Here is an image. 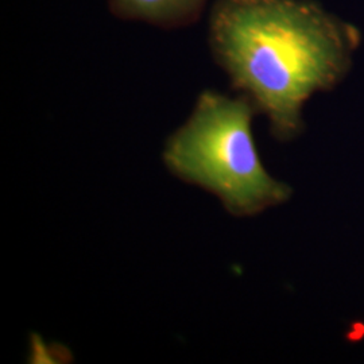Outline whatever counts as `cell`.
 Returning a JSON list of instances; mask_svg holds the SVG:
<instances>
[{
    "label": "cell",
    "mask_w": 364,
    "mask_h": 364,
    "mask_svg": "<svg viewBox=\"0 0 364 364\" xmlns=\"http://www.w3.org/2000/svg\"><path fill=\"white\" fill-rule=\"evenodd\" d=\"M352 43L350 31L305 0H216L209 13L213 60L279 141L294 139L304 105L343 77Z\"/></svg>",
    "instance_id": "cell-1"
},
{
    "label": "cell",
    "mask_w": 364,
    "mask_h": 364,
    "mask_svg": "<svg viewBox=\"0 0 364 364\" xmlns=\"http://www.w3.org/2000/svg\"><path fill=\"white\" fill-rule=\"evenodd\" d=\"M255 112L242 95L205 90L162 153L173 176L218 197L236 218L259 215L291 196L290 186L273 178L260 161L252 134Z\"/></svg>",
    "instance_id": "cell-2"
},
{
    "label": "cell",
    "mask_w": 364,
    "mask_h": 364,
    "mask_svg": "<svg viewBox=\"0 0 364 364\" xmlns=\"http://www.w3.org/2000/svg\"><path fill=\"white\" fill-rule=\"evenodd\" d=\"M209 0H107L108 10L126 22L177 30L193 26L201 18Z\"/></svg>",
    "instance_id": "cell-3"
}]
</instances>
